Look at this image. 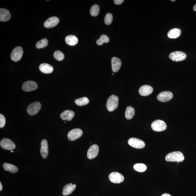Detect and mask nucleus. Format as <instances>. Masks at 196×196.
Returning <instances> with one entry per match:
<instances>
[{
    "label": "nucleus",
    "instance_id": "f257e3e1",
    "mask_svg": "<svg viewBox=\"0 0 196 196\" xmlns=\"http://www.w3.org/2000/svg\"><path fill=\"white\" fill-rule=\"evenodd\" d=\"M184 159V154L180 151L171 152L168 154L165 157L166 161L174 162H182Z\"/></svg>",
    "mask_w": 196,
    "mask_h": 196
},
{
    "label": "nucleus",
    "instance_id": "f03ea898",
    "mask_svg": "<svg viewBox=\"0 0 196 196\" xmlns=\"http://www.w3.org/2000/svg\"><path fill=\"white\" fill-rule=\"evenodd\" d=\"M118 101L119 98L118 96L115 95H112L110 96L107 100L106 104L107 110L112 112L117 109L118 105Z\"/></svg>",
    "mask_w": 196,
    "mask_h": 196
},
{
    "label": "nucleus",
    "instance_id": "7ed1b4c3",
    "mask_svg": "<svg viewBox=\"0 0 196 196\" xmlns=\"http://www.w3.org/2000/svg\"><path fill=\"white\" fill-rule=\"evenodd\" d=\"M151 127L153 130L156 132H162L166 129L167 125L163 121L158 120L152 123Z\"/></svg>",
    "mask_w": 196,
    "mask_h": 196
},
{
    "label": "nucleus",
    "instance_id": "20e7f679",
    "mask_svg": "<svg viewBox=\"0 0 196 196\" xmlns=\"http://www.w3.org/2000/svg\"><path fill=\"white\" fill-rule=\"evenodd\" d=\"M170 59L174 62H179L183 61L186 59L187 56L181 51H175L169 55Z\"/></svg>",
    "mask_w": 196,
    "mask_h": 196
},
{
    "label": "nucleus",
    "instance_id": "39448f33",
    "mask_svg": "<svg viewBox=\"0 0 196 196\" xmlns=\"http://www.w3.org/2000/svg\"><path fill=\"white\" fill-rule=\"evenodd\" d=\"M23 53V49L21 47H16L12 50L11 55V58L13 61L18 62L22 57Z\"/></svg>",
    "mask_w": 196,
    "mask_h": 196
},
{
    "label": "nucleus",
    "instance_id": "423d86ee",
    "mask_svg": "<svg viewBox=\"0 0 196 196\" xmlns=\"http://www.w3.org/2000/svg\"><path fill=\"white\" fill-rule=\"evenodd\" d=\"M41 108V105L39 102L32 103L28 107L27 113L31 116H34L38 113Z\"/></svg>",
    "mask_w": 196,
    "mask_h": 196
},
{
    "label": "nucleus",
    "instance_id": "0eeeda50",
    "mask_svg": "<svg viewBox=\"0 0 196 196\" xmlns=\"http://www.w3.org/2000/svg\"><path fill=\"white\" fill-rule=\"evenodd\" d=\"M83 134V131L80 129L76 128L73 129L68 133V139L71 141L76 140L81 137Z\"/></svg>",
    "mask_w": 196,
    "mask_h": 196
},
{
    "label": "nucleus",
    "instance_id": "6e6552de",
    "mask_svg": "<svg viewBox=\"0 0 196 196\" xmlns=\"http://www.w3.org/2000/svg\"><path fill=\"white\" fill-rule=\"evenodd\" d=\"M109 178L112 182L115 184H120L123 182L124 177L121 174L117 172H114L109 174Z\"/></svg>",
    "mask_w": 196,
    "mask_h": 196
},
{
    "label": "nucleus",
    "instance_id": "1a4fd4ad",
    "mask_svg": "<svg viewBox=\"0 0 196 196\" xmlns=\"http://www.w3.org/2000/svg\"><path fill=\"white\" fill-rule=\"evenodd\" d=\"M1 147L5 150H12L16 148V145L11 140L8 139H3L0 143Z\"/></svg>",
    "mask_w": 196,
    "mask_h": 196
},
{
    "label": "nucleus",
    "instance_id": "9d476101",
    "mask_svg": "<svg viewBox=\"0 0 196 196\" xmlns=\"http://www.w3.org/2000/svg\"><path fill=\"white\" fill-rule=\"evenodd\" d=\"M129 145L132 147L136 148H143L145 147V144L144 142L141 140L132 138L129 139L128 141Z\"/></svg>",
    "mask_w": 196,
    "mask_h": 196
},
{
    "label": "nucleus",
    "instance_id": "9b49d317",
    "mask_svg": "<svg viewBox=\"0 0 196 196\" xmlns=\"http://www.w3.org/2000/svg\"><path fill=\"white\" fill-rule=\"evenodd\" d=\"M173 94L171 92L164 91L159 93L157 97V99L160 102H169L173 98Z\"/></svg>",
    "mask_w": 196,
    "mask_h": 196
},
{
    "label": "nucleus",
    "instance_id": "f8f14e48",
    "mask_svg": "<svg viewBox=\"0 0 196 196\" xmlns=\"http://www.w3.org/2000/svg\"><path fill=\"white\" fill-rule=\"evenodd\" d=\"M38 84L35 82L29 81L24 83L22 86V89L25 92H31L37 89Z\"/></svg>",
    "mask_w": 196,
    "mask_h": 196
},
{
    "label": "nucleus",
    "instance_id": "ddd939ff",
    "mask_svg": "<svg viewBox=\"0 0 196 196\" xmlns=\"http://www.w3.org/2000/svg\"><path fill=\"white\" fill-rule=\"evenodd\" d=\"M99 151V148L98 145L94 144L92 145L88 151L87 156L88 158L92 159L96 158L98 154Z\"/></svg>",
    "mask_w": 196,
    "mask_h": 196
},
{
    "label": "nucleus",
    "instance_id": "4468645a",
    "mask_svg": "<svg viewBox=\"0 0 196 196\" xmlns=\"http://www.w3.org/2000/svg\"><path fill=\"white\" fill-rule=\"evenodd\" d=\"M59 19L56 16H52L49 18L45 21L44 27L48 29H50L57 26L59 23Z\"/></svg>",
    "mask_w": 196,
    "mask_h": 196
},
{
    "label": "nucleus",
    "instance_id": "2eb2a0df",
    "mask_svg": "<svg viewBox=\"0 0 196 196\" xmlns=\"http://www.w3.org/2000/svg\"><path fill=\"white\" fill-rule=\"evenodd\" d=\"M40 152L41 155L44 159H46L48 154V145L47 140H43L41 143Z\"/></svg>",
    "mask_w": 196,
    "mask_h": 196
},
{
    "label": "nucleus",
    "instance_id": "dca6fc26",
    "mask_svg": "<svg viewBox=\"0 0 196 196\" xmlns=\"http://www.w3.org/2000/svg\"><path fill=\"white\" fill-rule=\"evenodd\" d=\"M153 90V88L150 85H144L141 86L139 89V93L142 96H147L151 94Z\"/></svg>",
    "mask_w": 196,
    "mask_h": 196
},
{
    "label": "nucleus",
    "instance_id": "f3484780",
    "mask_svg": "<svg viewBox=\"0 0 196 196\" xmlns=\"http://www.w3.org/2000/svg\"><path fill=\"white\" fill-rule=\"evenodd\" d=\"M112 70L114 72H117L121 67V62L119 58L113 57L111 60Z\"/></svg>",
    "mask_w": 196,
    "mask_h": 196
},
{
    "label": "nucleus",
    "instance_id": "a211bd4d",
    "mask_svg": "<svg viewBox=\"0 0 196 196\" xmlns=\"http://www.w3.org/2000/svg\"><path fill=\"white\" fill-rule=\"evenodd\" d=\"M11 16L9 11L5 8H0V21L6 22L10 20Z\"/></svg>",
    "mask_w": 196,
    "mask_h": 196
},
{
    "label": "nucleus",
    "instance_id": "6ab92c4d",
    "mask_svg": "<svg viewBox=\"0 0 196 196\" xmlns=\"http://www.w3.org/2000/svg\"><path fill=\"white\" fill-rule=\"evenodd\" d=\"M76 185L71 183L65 185L64 187L62 193L64 196H67L71 194L76 188Z\"/></svg>",
    "mask_w": 196,
    "mask_h": 196
},
{
    "label": "nucleus",
    "instance_id": "aec40b11",
    "mask_svg": "<svg viewBox=\"0 0 196 196\" xmlns=\"http://www.w3.org/2000/svg\"><path fill=\"white\" fill-rule=\"evenodd\" d=\"M74 112L71 110H66L61 114L60 117L63 120H66L68 121L72 120L75 116Z\"/></svg>",
    "mask_w": 196,
    "mask_h": 196
},
{
    "label": "nucleus",
    "instance_id": "412c9836",
    "mask_svg": "<svg viewBox=\"0 0 196 196\" xmlns=\"http://www.w3.org/2000/svg\"><path fill=\"white\" fill-rule=\"evenodd\" d=\"M41 72L45 74H50L53 71V68L50 65L47 63H43L39 66Z\"/></svg>",
    "mask_w": 196,
    "mask_h": 196
},
{
    "label": "nucleus",
    "instance_id": "4be33fe9",
    "mask_svg": "<svg viewBox=\"0 0 196 196\" xmlns=\"http://www.w3.org/2000/svg\"><path fill=\"white\" fill-rule=\"evenodd\" d=\"M66 43L71 46H74L78 43V39L76 36L73 35H68L66 38Z\"/></svg>",
    "mask_w": 196,
    "mask_h": 196
},
{
    "label": "nucleus",
    "instance_id": "5701e85b",
    "mask_svg": "<svg viewBox=\"0 0 196 196\" xmlns=\"http://www.w3.org/2000/svg\"><path fill=\"white\" fill-rule=\"evenodd\" d=\"M181 34V31L177 28L170 30L168 32L167 36L168 37L171 39H176L179 37Z\"/></svg>",
    "mask_w": 196,
    "mask_h": 196
},
{
    "label": "nucleus",
    "instance_id": "b1692460",
    "mask_svg": "<svg viewBox=\"0 0 196 196\" xmlns=\"http://www.w3.org/2000/svg\"><path fill=\"white\" fill-rule=\"evenodd\" d=\"M3 167L5 171H10L12 173H16L18 171V167L10 163H4Z\"/></svg>",
    "mask_w": 196,
    "mask_h": 196
},
{
    "label": "nucleus",
    "instance_id": "393cba45",
    "mask_svg": "<svg viewBox=\"0 0 196 196\" xmlns=\"http://www.w3.org/2000/svg\"><path fill=\"white\" fill-rule=\"evenodd\" d=\"M135 114V109L133 107L129 106L126 107L125 116L127 120L132 119Z\"/></svg>",
    "mask_w": 196,
    "mask_h": 196
},
{
    "label": "nucleus",
    "instance_id": "a878e982",
    "mask_svg": "<svg viewBox=\"0 0 196 196\" xmlns=\"http://www.w3.org/2000/svg\"><path fill=\"white\" fill-rule=\"evenodd\" d=\"M89 100L87 97L79 98L75 100V103L79 106H84L89 104Z\"/></svg>",
    "mask_w": 196,
    "mask_h": 196
},
{
    "label": "nucleus",
    "instance_id": "bb28decb",
    "mask_svg": "<svg viewBox=\"0 0 196 196\" xmlns=\"http://www.w3.org/2000/svg\"><path fill=\"white\" fill-rule=\"evenodd\" d=\"M48 44V40L46 39H43L36 43V47L38 49H42L47 47Z\"/></svg>",
    "mask_w": 196,
    "mask_h": 196
},
{
    "label": "nucleus",
    "instance_id": "cd10ccee",
    "mask_svg": "<svg viewBox=\"0 0 196 196\" xmlns=\"http://www.w3.org/2000/svg\"><path fill=\"white\" fill-rule=\"evenodd\" d=\"M100 12L99 6L98 5H94L90 8V14L92 16H96Z\"/></svg>",
    "mask_w": 196,
    "mask_h": 196
},
{
    "label": "nucleus",
    "instance_id": "c85d7f7f",
    "mask_svg": "<svg viewBox=\"0 0 196 196\" xmlns=\"http://www.w3.org/2000/svg\"><path fill=\"white\" fill-rule=\"evenodd\" d=\"M109 41V38L107 35H103L100 36L99 39L97 40L96 43L99 46H101V45H103L104 43H108Z\"/></svg>",
    "mask_w": 196,
    "mask_h": 196
},
{
    "label": "nucleus",
    "instance_id": "c756f323",
    "mask_svg": "<svg viewBox=\"0 0 196 196\" xmlns=\"http://www.w3.org/2000/svg\"><path fill=\"white\" fill-rule=\"evenodd\" d=\"M53 57L56 60L59 61L63 60L64 58V53L60 51H56L53 53Z\"/></svg>",
    "mask_w": 196,
    "mask_h": 196
},
{
    "label": "nucleus",
    "instance_id": "7c9ffc66",
    "mask_svg": "<svg viewBox=\"0 0 196 196\" xmlns=\"http://www.w3.org/2000/svg\"><path fill=\"white\" fill-rule=\"evenodd\" d=\"M134 169L137 171L143 172L146 171L147 167L143 163H137L134 165Z\"/></svg>",
    "mask_w": 196,
    "mask_h": 196
},
{
    "label": "nucleus",
    "instance_id": "2f4dec72",
    "mask_svg": "<svg viewBox=\"0 0 196 196\" xmlns=\"http://www.w3.org/2000/svg\"><path fill=\"white\" fill-rule=\"evenodd\" d=\"M113 17L111 13H107L105 17L104 22L105 24L109 25L112 22Z\"/></svg>",
    "mask_w": 196,
    "mask_h": 196
},
{
    "label": "nucleus",
    "instance_id": "473e14b6",
    "mask_svg": "<svg viewBox=\"0 0 196 196\" xmlns=\"http://www.w3.org/2000/svg\"><path fill=\"white\" fill-rule=\"evenodd\" d=\"M6 124V119L5 117L2 114H0V128H3Z\"/></svg>",
    "mask_w": 196,
    "mask_h": 196
},
{
    "label": "nucleus",
    "instance_id": "72a5a7b5",
    "mask_svg": "<svg viewBox=\"0 0 196 196\" xmlns=\"http://www.w3.org/2000/svg\"><path fill=\"white\" fill-rule=\"evenodd\" d=\"M114 2L116 5H120L124 1V0H115Z\"/></svg>",
    "mask_w": 196,
    "mask_h": 196
},
{
    "label": "nucleus",
    "instance_id": "f704fd0d",
    "mask_svg": "<svg viewBox=\"0 0 196 196\" xmlns=\"http://www.w3.org/2000/svg\"><path fill=\"white\" fill-rule=\"evenodd\" d=\"M161 196H172L171 195H170V194L168 193H164Z\"/></svg>",
    "mask_w": 196,
    "mask_h": 196
},
{
    "label": "nucleus",
    "instance_id": "c9c22d12",
    "mask_svg": "<svg viewBox=\"0 0 196 196\" xmlns=\"http://www.w3.org/2000/svg\"><path fill=\"white\" fill-rule=\"evenodd\" d=\"M2 185L1 182H0V191H1L2 190Z\"/></svg>",
    "mask_w": 196,
    "mask_h": 196
},
{
    "label": "nucleus",
    "instance_id": "e433bc0d",
    "mask_svg": "<svg viewBox=\"0 0 196 196\" xmlns=\"http://www.w3.org/2000/svg\"><path fill=\"white\" fill-rule=\"evenodd\" d=\"M193 10L196 12V4L194 6Z\"/></svg>",
    "mask_w": 196,
    "mask_h": 196
},
{
    "label": "nucleus",
    "instance_id": "4c0bfd02",
    "mask_svg": "<svg viewBox=\"0 0 196 196\" xmlns=\"http://www.w3.org/2000/svg\"><path fill=\"white\" fill-rule=\"evenodd\" d=\"M11 152H12V153H14V151H13V150H11Z\"/></svg>",
    "mask_w": 196,
    "mask_h": 196
},
{
    "label": "nucleus",
    "instance_id": "58836bf2",
    "mask_svg": "<svg viewBox=\"0 0 196 196\" xmlns=\"http://www.w3.org/2000/svg\"><path fill=\"white\" fill-rule=\"evenodd\" d=\"M171 1H172V2H175V0H171Z\"/></svg>",
    "mask_w": 196,
    "mask_h": 196
}]
</instances>
